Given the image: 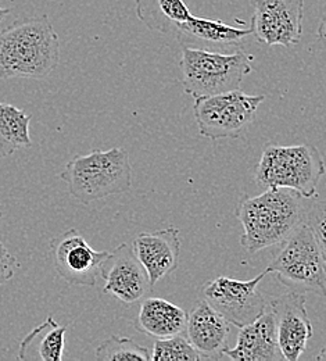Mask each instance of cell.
<instances>
[{"label":"cell","instance_id":"obj_11","mask_svg":"<svg viewBox=\"0 0 326 361\" xmlns=\"http://www.w3.org/2000/svg\"><path fill=\"white\" fill-rule=\"evenodd\" d=\"M306 293L289 290L271 300L275 316L278 343L283 360L297 361L313 338V324L306 307Z\"/></svg>","mask_w":326,"mask_h":361},{"label":"cell","instance_id":"obj_12","mask_svg":"<svg viewBox=\"0 0 326 361\" xmlns=\"http://www.w3.org/2000/svg\"><path fill=\"white\" fill-rule=\"evenodd\" d=\"M100 276L106 282L103 292L117 298L125 305H132L144 299L153 288L134 249L127 243L110 252L101 266Z\"/></svg>","mask_w":326,"mask_h":361},{"label":"cell","instance_id":"obj_7","mask_svg":"<svg viewBox=\"0 0 326 361\" xmlns=\"http://www.w3.org/2000/svg\"><path fill=\"white\" fill-rule=\"evenodd\" d=\"M264 100V94H247L240 90L194 97L193 114L199 134L213 140L243 135Z\"/></svg>","mask_w":326,"mask_h":361},{"label":"cell","instance_id":"obj_27","mask_svg":"<svg viewBox=\"0 0 326 361\" xmlns=\"http://www.w3.org/2000/svg\"><path fill=\"white\" fill-rule=\"evenodd\" d=\"M317 360H324L326 361V346L320 352V355L315 357Z\"/></svg>","mask_w":326,"mask_h":361},{"label":"cell","instance_id":"obj_8","mask_svg":"<svg viewBox=\"0 0 326 361\" xmlns=\"http://www.w3.org/2000/svg\"><path fill=\"white\" fill-rule=\"evenodd\" d=\"M268 272L263 271L250 281L218 276L203 286L204 299L230 324L242 328L268 310V303L257 290Z\"/></svg>","mask_w":326,"mask_h":361},{"label":"cell","instance_id":"obj_3","mask_svg":"<svg viewBox=\"0 0 326 361\" xmlns=\"http://www.w3.org/2000/svg\"><path fill=\"white\" fill-rule=\"evenodd\" d=\"M70 195L81 204L89 206L96 200L125 193L132 186V166L130 154L123 147L94 150L75 156L60 173Z\"/></svg>","mask_w":326,"mask_h":361},{"label":"cell","instance_id":"obj_18","mask_svg":"<svg viewBox=\"0 0 326 361\" xmlns=\"http://www.w3.org/2000/svg\"><path fill=\"white\" fill-rule=\"evenodd\" d=\"M67 329L68 326H60L53 317H47L21 341L18 360H63Z\"/></svg>","mask_w":326,"mask_h":361},{"label":"cell","instance_id":"obj_22","mask_svg":"<svg viewBox=\"0 0 326 361\" xmlns=\"http://www.w3.org/2000/svg\"><path fill=\"white\" fill-rule=\"evenodd\" d=\"M153 361H199L201 355L190 345L187 335L178 334L171 338L157 339L151 350Z\"/></svg>","mask_w":326,"mask_h":361},{"label":"cell","instance_id":"obj_14","mask_svg":"<svg viewBox=\"0 0 326 361\" xmlns=\"http://www.w3.org/2000/svg\"><path fill=\"white\" fill-rule=\"evenodd\" d=\"M230 322L203 299L187 314V338L203 360H221L228 348Z\"/></svg>","mask_w":326,"mask_h":361},{"label":"cell","instance_id":"obj_9","mask_svg":"<svg viewBox=\"0 0 326 361\" xmlns=\"http://www.w3.org/2000/svg\"><path fill=\"white\" fill-rule=\"evenodd\" d=\"M53 266L57 275L71 285L94 286L110 252L94 250L87 239L71 228L50 240Z\"/></svg>","mask_w":326,"mask_h":361},{"label":"cell","instance_id":"obj_5","mask_svg":"<svg viewBox=\"0 0 326 361\" xmlns=\"http://www.w3.org/2000/svg\"><path fill=\"white\" fill-rule=\"evenodd\" d=\"M254 57L239 47L233 53L182 46L181 81L193 97L240 90L243 78L250 74Z\"/></svg>","mask_w":326,"mask_h":361},{"label":"cell","instance_id":"obj_4","mask_svg":"<svg viewBox=\"0 0 326 361\" xmlns=\"http://www.w3.org/2000/svg\"><path fill=\"white\" fill-rule=\"evenodd\" d=\"M325 173V160L315 146L267 145L256 170V180L265 188H284L304 199H313Z\"/></svg>","mask_w":326,"mask_h":361},{"label":"cell","instance_id":"obj_13","mask_svg":"<svg viewBox=\"0 0 326 361\" xmlns=\"http://www.w3.org/2000/svg\"><path fill=\"white\" fill-rule=\"evenodd\" d=\"M132 249L149 275L150 285L154 286L180 266V229L170 226L154 232H142L134 239Z\"/></svg>","mask_w":326,"mask_h":361},{"label":"cell","instance_id":"obj_2","mask_svg":"<svg viewBox=\"0 0 326 361\" xmlns=\"http://www.w3.org/2000/svg\"><path fill=\"white\" fill-rule=\"evenodd\" d=\"M300 199V195L284 188H267L258 196H246L234 212L243 226V249L257 253L283 242L304 223L306 210Z\"/></svg>","mask_w":326,"mask_h":361},{"label":"cell","instance_id":"obj_16","mask_svg":"<svg viewBox=\"0 0 326 361\" xmlns=\"http://www.w3.org/2000/svg\"><path fill=\"white\" fill-rule=\"evenodd\" d=\"M175 37L182 46L206 49V46L239 45L253 37V30L192 14L187 21L177 25Z\"/></svg>","mask_w":326,"mask_h":361},{"label":"cell","instance_id":"obj_19","mask_svg":"<svg viewBox=\"0 0 326 361\" xmlns=\"http://www.w3.org/2000/svg\"><path fill=\"white\" fill-rule=\"evenodd\" d=\"M140 21L153 31L170 34L192 16L184 0H137Z\"/></svg>","mask_w":326,"mask_h":361},{"label":"cell","instance_id":"obj_24","mask_svg":"<svg viewBox=\"0 0 326 361\" xmlns=\"http://www.w3.org/2000/svg\"><path fill=\"white\" fill-rule=\"evenodd\" d=\"M14 267L15 257L11 256V253L0 240V286L14 276Z\"/></svg>","mask_w":326,"mask_h":361},{"label":"cell","instance_id":"obj_6","mask_svg":"<svg viewBox=\"0 0 326 361\" xmlns=\"http://www.w3.org/2000/svg\"><path fill=\"white\" fill-rule=\"evenodd\" d=\"M280 245L267 272L293 292L326 296L325 259L310 226L301 223Z\"/></svg>","mask_w":326,"mask_h":361},{"label":"cell","instance_id":"obj_1","mask_svg":"<svg viewBox=\"0 0 326 361\" xmlns=\"http://www.w3.org/2000/svg\"><path fill=\"white\" fill-rule=\"evenodd\" d=\"M58 61V35L47 16L17 20L0 31V80H44Z\"/></svg>","mask_w":326,"mask_h":361},{"label":"cell","instance_id":"obj_15","mask_svg":"<svg viewBox=\"0 0 326 361\" xmlns=\"http://www.w3.org/2000/svg\"><path fill=\"white\" fill-rule=\"evenodd\" d=\"M224 356L236 361H274L280 355L275 316L268 307L256 321L240 328L233 349L227 348Z\"/></svg>","mask_w":326,"mask_h":361},{"label":"cell","instance_id":"obj_17","mask_svg":"<svg viewBox=\"0 0 326 361\" xmlns=\"http://www.w3.org/2000/svg\"><path fill=\"white\" fill-rule=\"evenodd\" d=\"M187 322V313L180 306L161 298H144L140 303L135 328L156 339H165L184 334Z\"/></svg>","mask_w":326,"mask_h":361},{"label":"cell","instance_id":"obj_23","mask_svg":"<svg viewBox=\"0 0 326 361\" xmlns=\"http://www.w3.org/2000/svg\"><path fill=\"white\" fill-rule=\"evenodd\" d=\"M304 223L315 236L326 263V202H317L306 210Z\"/></svg>","mask_w":326,"mask_h":361},{"label":"cell","instance_id":"obj_20","mask_svg":"<svg viewBox=\"0 0 326 361\" xmlns=\"http://www.w3.org/2000/svg\"><path fill=\"white\" fill-rule=\"evenodd\" d=\"M31 116L8 103H0V159L18 149L32 146L30 135Z\"/></svg>","mask_w":326,"mask_h":361},{"label":"cell","instance_id":"obj_25","mask_svg":"<svg viewBox=\"0 0 326 361\" xmlns=\"http://www.w3.org/2000/svg\"><path fill=\"white\" fill-rule=\"evenodd\" d=\"M318 38L326 44V11L325 14L322 16L321 23H320V27H318Z\"/></svg>","mask_w":326,"mask_h":361},{"label":"cell","instance_id":"obj_26","mask_svg":"<svg viewBox=\"0 0 326 361\" xmlns=\"http://www.w3.org/2000/svg\"><path fill=\"white\" fill-rule=\"evenodd\" d=\"M10 11H11L10 8H4V7L0 6V23L10 14Z\"/></svg>","mask_w":326,"mask_h":361},{"label":"cell","instance_id":"obj_28","mask_svg":"<svg viewBox=\"0 0 326 361\" xmlns=\"http://www.w3.org/2000/svg\"><path fill=\"white\" fill-rule=\"evenodd\" d=\"M1 217H3V213H1V212H0V219H1Z\"/></svg>","mask_w":326,"mask_h":361},{"label":"cell","instance_id":"obj_10","mask_svg":"<svg viewBox=\"0 0 326 361\" xmlns=\"http://www.w3.org/2000/svg\"><path fill=\"white\" fill-rule=\"evenodd\" d=\"M253 37L264 45H297L303 35L304 0H250Z\"/></svg>","mask_w":326,"mask_h":361},{"label":"cell","instance_id":"obj_21","mask_svg":"<svg viewBox=\"0 0 326 361\" xmlns=\"http://www.w3.org/2000/svg\"><path fill=\"white\" fill-rule=\"evenodd\" d=\"M94 357L99 361H150L151 352L131 338L114 335L96 348Z\"/></svg>","mask_w":326,"mask_h":361}]
</instances>
